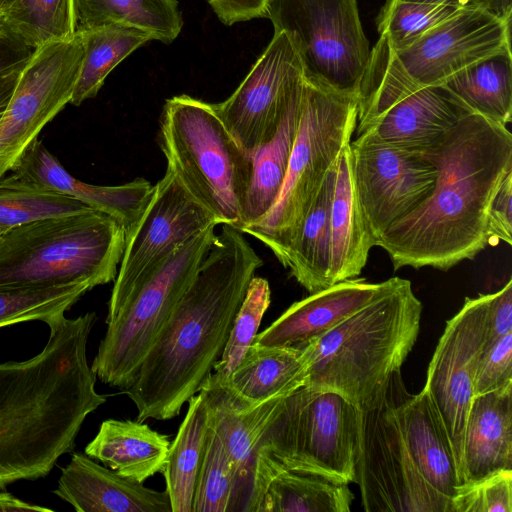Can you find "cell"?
Masks as SVG:
<instances>
[{
    "label": "cell",
    "instance_id": "1",
    "mask_svg": "<svg viewBox=\"0 0 512 512\" xmlns=\"http://www.w3.org/2000/svg\"><path fill=\"white\" fill-rule=\"evenodd\" d=\"M418 153L436 168L432 192L375 246L387 252L395 271L405 266L447 271L490 245L489 209L512 172V135L506 125L469 113Z\"/></svg>",
    "mask_w": 512,
    "mask_h": 512
},
{
    "label": "cell",
    "instance_id": "2",
    "mask_svg": "<svg viewBox=\"0 0 512 512\" xmlns=\"http://www.w3.org/2000/svg\"><path fill=\"white\" fill-rule=\"evenodd\" d=\"M96 319L87 312L51 320L37 355L0 364V489L48 475L75 448L86 417L107 401L87 358Z\"/></svg>",
    "mask_w": 512,
    "mask_h": 512
},
{
    "label": "cell",
    "instance_id": "3",
    "mask_svg": "<svg viewBox=\"0 0 512 512\" xmlns=\"http://www.w3.org/2000/svg\"><path fill=\"white\" fill-rule=\"evenodd\" d=\"M263 260L239 229L222 224L195 278L122 390L139 422L169 420L199 392L220 358Z\"/></svg>",
    "mask_w": 512,
    "mask_h": 512
},
{
    "label": "cell",
    "instance_id": "4",
    "mask_svg": "<svg viewBox=\"0 0 512 512\" xmlns=\"http://www.w3.org/2000/svg\"><path fill=\"white\" fill-rule=\"evenodd\" d=\"M423 305L407 279L391 285L343 322L301 345L306 384L337 392L359 410L382 394L401 369L420 331Z\"/></svg>",
    "mask_w": 512,
    "mask_h": 512
},
{
    "label": "cell",
    "instance_id": "5",
    "mask_svg": "<svg viewBox=\"0 0 512 512\" xmlns=\"http://www.w3.org/2000/svg\"><path fill=\"white\" fill-rule=\"evenodd\" d=\"M125 240L124 228L94 209L13 227L0 236V289L107 284Z\"/></svg>",
    "mask_w": 512,
    "mask_h": 512
},
{
    "label": "cell",
    "instance_id": "6",
    "mask_svg": "<svg viewBox=\"0 0 512 512\" xmlns=\"http://www.w3.org/2000/svg\"><path fill=\"white\" fill-rule=\"evenodd\" d=\"M160 148L169 170L219 225L237 229L250 185L253 162L212 104L177 95L163 105Z\"/></svg>",
    "mask_w": 512,
    "mask_h": 512
},
{
    "label": "cell",
    "instance_id": "7",
    "mask_svg": "<svg viewBox=\"0 0 512 512\" xmlns=\"http://www.w3.org/2000/svg\"><path fill=\"white\" fill-rule=\"evenodd\" d=\"M356 124V97L305 80L298 129L281 190L267 213L240 231L261 241L279 258L350 143Z\"/></svg>",
    "mask_w": 512,
    "mask_h": 512
},
{
    "label": "cell",
    "instance_id": "8",
    "mask_svg": "<svg viewBox=\"0 0 512 512\" xmlns=\"http://www.w3.org/2000/svg\"><path fill=\"white\" fill-rule=\"evenodd\" d=\"M360 410L341 394L303 385L283 398L257 451L288 470L355 483Z\"/></svg>",
    "mask_w": 512,
    "mask_h": 512
},
{
    "label": "cell",
    "instance_id": "9",
    "mask_svg": "<svg viewBox=\"0 0 512 512\" xmlns=\"http://www.w3.org/2000/svg\"><path fill=\"white\" fill-rule=\"evenodd\" d=\"M212 226L178 247L119 305L108 308L107 329L91 364L96 377L121 390L192 283L216 236Z\"/></svg>",
    "mask_w": 512,
    "mask_h": 512
},
{
    "label": "cell",
    "instance_id": "10",
    "mask_svg": "<svg viewBox=\"0 0 512 512\" xmlns=\"http://www.w3.org/2000/svg\"><path fill=\"white\" fill-rule=\"evenodd\" d=\"M469 113L444 85L412 83L396 66L386 39L380 36L371 49L357 95V136L421 152Z\"/></svg>",
    "mask_w": 512,
    "mask_h": 512
},
{
    "label": "cell",
    "instance_id": "11",
    "mask_svg": "<svg viewBox=\"0 0 512 512\" xmlns=\"http://www.w3.org/2000/svg\"><path fill=\"white\" fill-rule=\"evenodd\" d=\"M265 18L290 40L306 81L357 98L371 49L356 0H267Z\"/></svg>",
    "mask_w": 512,
    "mask_h": 512
},
{
    "label": "cell",
    "instance_id": "12",
    "mask_svg": "<svg viewBox=\"0 0 512 512\" xmlns=\"http://www.w3.org/2000/svg\"><path fill=\"white\" fill-rule=\"evenodd\" d=\"M355 483L366 512H451L417 469L402 436L391 391L360 410Z\"/></svg>",
    "mask_w": 512,
    "mask_h": 512
},
{
    "label": "cell",
    "instance_id": "13",
    "mask_svg": "<svg viewBox=\"0 0 512 512\" xmlns=\"http://www.w3.org/2000/svg\"><path fill=\"white\" fill-rule=\"evenodd\" d=\"M83 58L77 35L36 48L23 67L0 119V180L70 103Z\"/></svg>",
    "mask_w": 512,
    "mask_h": 512
},
{
    "label": "cell",
    "instance_id": "14",
    "mask_svg": "<svg viewBox=\"0 0 512 512\" xmlns=\"http://www.w3.org/2000/svg\"><path fill=\"white\" fill-rule=\"evenodd\" d=\"M216 218L197 203L166 170L153 186L148 204L126 233L123 255L108 308L125 300L180 246L212 226Z\"/></svg>",
    "mask_w": 512,
    "mask_h": 512
},
{
    "label": "cell",
    "instance_id": "15",
    "mask_svg": "<svg viewBox=\"0 0 512 512\" xmlns=\"http://www.w3.org/2000/svg\"><path fill=\"white\" fill-rule=\"evenodd\" d=\"M490 294L466 297L446 322L427 369L428 393L449 437L462 483L466 420L474 397V380L488 334Z\"/></svg>",
    "mask_w": 512,
    "mask_h": 512
},
{
    "label": "cell",
    "instance_id": "16",
    "mask_svg": "<svg viewBox=\"0 0 512 512\" xmlns=\"http://www.w3.org/2000/svg\"><path fill=\"white\" fill-rule=\"evenodd\" d=\"M303 84L294 47L286 34L274 32L236 90L212 106L239 146L252 157L275 136Z\"/></svg>",
    "mask_w": 512,
    "mask_h": 512
},
{
    "label": "cell",
    "instance_id": "17",
    "mask_svg": "<svg viewBox=\"0 0 512 512\" xmlns=\"http://www.w3.org/2000/svg\"><path fill=\"white\" fill-rule=\"evenodd\" d=\"M355 190L374 246L430 195L437 171L418 152L357 136L350 141Z\"/></svg>",
    "mask_w": 512,
    "mask_h": 512
},
{
    "label": "cell",
    "instance_id": "18",
    "mask_svg": "<svg viewBox=\"0 0 512 512\" xmlns=\"http://www.w3.org/2000/svg\"><path fill=\"white\" fill-rule=\"evenodd\" d=\"M509 46L511 22L465 7L411 46L389 49L399 70L412 83L425 87L442 85L456 72Z\"/></svg>",
    "mask_w": 512,
    "mask_h": 512
},
{
    "label": "cell",
    "instance_id": "19",
    "mask_svg": "<svg viewBox=\"0 0 512 512\" xmlns=\"http://www.w3.org/2000/svg\"><path fill=\"white\" fill-rule=\"evenodd\" d=\"M0 188L49 191L75 198L112 217L126 233L143 214L153 191V185L144 178L117 186L93 185L78 180L38 138L28 146L10 174L0 180Z\"/></svg>",
    "mask_w": 512,
    "mask_h": 512
},
{
    "label": "cell",
    "instance_id": "20",
    "mask_svg": "<svg viewBox=\"0 0 512 512\" xmlns=\"http://www.w3.org/2000/svg\"><path fill=\"white\" fill-rule=\"evenodd\" d=\"M199 393L206 403L210 425L222 441L233 472L234 487L228 512H251L258 446L286 396L247 407L234 400L212 372Z\"/></svg>",
    "mask_w": 512,
    "mask_h": 512
},
{
    "label": "cell",
    "instance_id": "21",
    "mask_svg": "<svg viewBox=\"0 0 512 512\" xmlns=\"http://www.w3.org/2000/svg\"><path fill=\"white\" fill-rule=\"evenodd\" d=\"M388 385L402 436L417 469L451 503L462 479L449 437L428 393L424 389L418 394L409 393L401 369L391 375Z\"/></svg>",
    "mask_w": 512,
    "mask_h": 512
},
{
    "label": "cell",
    "instance_id": "22",
    "mask_svg": "<svg viewBox=\"0 0 512 512\" xmlns=\"http://www.w3.org/2000/svg\"><path fill=\"white\" fill-rule=\"evenodd\" d=\"M393 278L371 283L353 278L310 293L294 302L254 341L265 346H292L331 330L384 292Z\"/></svg>",
    "mask_w": 512,
    "mask_h": 512
},
{
    "label": "cell",
    "instance_id": "23",
    "mask_svg": "<svg viewBox=\"0 0 512 512\" xmlns=\"http://www.w3.org/2000/svg\"><path fill=\"white\" fill-rule=\"evenodd\" d=\"M53 493L78 512H172L166 490L126 479L80 452L62 469Z\"/></svg>",
    "mask_w": 512,
    "mask_h": 512
},
{
    "label": "cell",
    "instance_id": "24",
    "mask_svg": "<svg viewBox=\"0 0 512 512\" xmlns=\"http://www.w3.org/2000/svg\"><path fill=\"white\" fill-rule=\"evenodd\" d=\"M349 484L281 467L257 451L251 512H350Z\"/></svg>",
    "mask_w": 512,
    "mask_h": 512
},
{
    "label": "cell",
    "instance_id": "25",
    "mask_svg": "<svg viewBox=\"0 0 512 512\" xmlns=\"http://www.w3.org/2000/svg\"><path fill=\"white\" fill-rule=\"evenodd\" d=\"M512 469V384L474 396L462 455L463 483Z\"/></svg>",
    "mask_w": 512,
    "mask_h": 512
},
{
    "label": "cell",
    "instance_id": "26",
    "mask_svg": "<svg viewBox=\"0 0 512 512\" xmlns=\"http://www.w3.org/2000/svg\"><path fill=\"white\" fill-rule=\"evenodd\" d=\"M307 371L308 359L301 345L253 342L226 381L214 377L239 404L254 407L305 385Z\"/></svg>",
    "mask_w": 512,
    "mask_h": 512
},
{
    "label": "cell",
    "instance_id": "27",
    "mask_svg": "<svg viewBox=\"0 0 512 512\" xmlns=\"http://www.w3.org/2000/svg\"><path fill=\"white\" fill-rule=\"evenodd\" d=\"M169 446L167 435L143 422L107 419L86 445L85 454L120 476L143 483L163 473Z\"/></svg>",
    "mask_w": 512,
    "mask_h": 512
},
{
    "label": "cell",
    "instance_id": "28",
    "mask_svg": "<svg viewBox=\"0 0 512 512\" xmlns=\"http://www.w3.org/2000/svg\"><path fill=\"white\" fill-rule=\"evenodd\" d=\"M349 144L338 160L331 203V286L357 278L374 247L355 190Z\"/></svg>",
    "mask_w": 512,
    "mask_h": 512
},
{
    "label": "cell",
    "instance_id": "29",
    "mask_svg": "<svg viewBox=\"0 0 512 512\" xmlns=\"http://www.w3.org/2000/svg\"><path fill=\"white\" fill-rule=\"evenodd\" d=\"M336 169L337 165L329 171L297 235L277 258L309 293L331 286L330 214Z\"/></svg>",
    "mask_w": 512,
    "mask_h": 512
},
{
    "label": "cell",
    "instance_id": "30",
    "mask_svg": "<svg viewBox=\"0 0 512 512\" xmlns=\"http://www.w3.org/2000/svg\"><path fill=\"white\" fill-rule=\"evenodd\" d=\"M76 31L121 26L172 43L183 27L177 0H74Z\"/></svg>",
    "mask_w": 512,
    "mask_h": 512
},
{
    "label": "cell",
    "instance_id": "31",
    "mask_svg": "<svg viewBox=\"0 0 512 512\" xmlns=\"http://www.w3.org/2000/svg\"><path fill=\"white\" fill-rule=\"evenodd\" d=\"M442 85L469 112L507 126L512 120L511 46L463 68Z\"/></svg>",
    "mask_w": 512,
    "mask_h": 512
},
{
    "label": "cell",
    "instance_id": "32",
    "mask_svg": "<svg viewBox=\"0 0 512 512\" xmlns=\"http://www.w3.org/2000/svg\"><path fill=\"white\" fill-rule=\"evenodd\" d=\"M209 413L202 395L188 400V409L170 443L163 475L172 512H192L193 497L205 452Z\"/></svg>",
    "mask_w": 512,
    "mask_h": 512
},
{
    "label": "cell",
    "instance_id": "33",
    "mask_svg": "<svg viewBox=\"0 0 512 512\" xmlns=\"http://www.w3.org/2000/svg\"><path fill=\"white\" fill-rule=\"evenodd\" d=\"M304 84L275 136L252 156V176L239 230L264 216L277 199L298 129Z\"/></svg>",
    "mask_w": 512,
    "mask_h": 512
},
{
    "label": "cell",
    "instance_id": "34",
    "mask_svg": "<svg viewBox=\"0 0 512 512\" xmlns=\"http://www.w3.org/2000/svg\"><path fill=\"white\" fill-rule=\"evenodd\" d=\"M83 58L70 103L79 106L95 97L110 72L132 52L151 41L134 29L121 26H103L76 31Z\"/></svg>",
    "mask_w": 512,
    "mask_h": 512
},
{
    "label": "cell",
    "instance_id": "35",
    "mask_svg": "<svg viewBox=\"0 0 512 512\" xmlns=\"http://www.w3.org/2000/svg\"><path fill=\"white\" fill-rule=\"evenodd\" d=\"M0 20L8 33L34 50L76 34L74 0H13Z\"/></svg>",
    "mask_w": 512,
    "mask_h": 512
},
{
    "label": "cell",
    "instance_id": "36",
    "mask_svg": "<svg viewBox=\"0 0 512 512\" xmlns=\"http://www.w3.org/2000/svg\"><path fill=\"white\" fill-rule=\"evenodd\" d=\"M95 285L82 281L50 287L0 289V328L60 318Z\"/></svg>",
    "mask_w": 512,
    "mask_h": 512
},
{
    "label": "cell",
    "instance_id": "37",
    "mask_svg": "<svg viewBox=\"0 0 512 512\" xmlns=\"http://www.w3.org/2000/svg\"><path fill=\"white\" fill-rule=\"evenodd\" d=\"M461 9L447 3L387 0L377 16V30L390 48L398 51L411 46L430 29Z\"/></svg>",
    "mask_w": 512,
    "mask_h": 512
},
{
    "label": "cell",
    "instance_id": "38",
    "mask_svg": "<svg viewBox=\"0 0 512 512\" xmlns=\"http://www.w3.org/2000/svg\"><path fill=\"white\" fill-rule=\"evenodd\" d=\"M270 302L269 282L263 277L254 276L235 315L222 354L213 366L212 373L219 381H226L246 354Z\"/></svg>",
    "mask_w": 512,
    "mask_h": 512
},
{
    "label": "cell",
    "instance_id": "39",
    "mask_svg": "<svg viewBox=\"0 0 512 512\" xmlns=\"http://www.w3.org/2000/svg\"><path fill=\"white\" fill-rule=\"evenodd\" d=\"M234 477L222 441L209 422L206 447L197 476L192 512H228Z\"/></svg>",
    "mask_w": 512,
    "mask_h": 512
},
{
    "label": "cell",
    "instance_id": "40",
    "mask_svg": "<svg viewBox=\"0 0 512 512\" xmlns=\"http://www.w3.org/2000/svg\"><path fill=\"white\" fill-rule=\"evenodd\" d=\"M88 209L92 208L55 192L0 188V227L5 230Z\"/></svg>",
    "mask_w": 512,
    "mask_h": 512
},
{
    "label": "cell",
    "instance_id": "41",
    "mask_svg": "<svg viewBox=\"0 0 512 512\" xmlns=\"http://www.w3.org/2000/svg\"><path fill=\"white\" fill-rule=\"evenodd\" d=\"M451 512H512V469L460 484Z\"/></svg>",
    "mask_w": 512,
    "mask_h": 512
},
{
    "label": "cell",
    "instance_id": "42",
    "mask_svg": "<svg viewBox=\"0 0 512 512\" xmlns=\"http://www.w3.org/2000/svg\"><path fill=\"white\" fill-rule=\"evenodd\" d=\"M512 384V333L485 346L474 380V396Z\"/></svg>",
    "mask_w": 512,
    "mask_h": 512
},
{
    "label": "cell",
    "instance_id": "43",
    "mask_svg": "<svg viewBox=\"0 0 512 512\" xmlns=\"http://www.w3.org/2000/svg\"><path fill=\"white\" fill-rule=\"evenodd\" d=\"M487 228L490 245L499 241L512 244V172L504 178L492 200Z\"/></svg>",
    "mask_w": 512,
    "mask_h": 512
},
{
    "label": "cell",
    "instance_id": "44",
    "mask_svg": "<svg viewBox=\"0 0 512 512\" xmlns=\"http://www.w3.org/2000/svg\"><path fill=\"white\" fill-rule=\"evenodd\" d=\"M512 333V280L500 290L491 293L488 307V334L485 346Z\"/></svg>",
    "mask_w": 512,
    "mask_h": 512
},
{
    "label": "cell",
    "instance_id": "45",
    "mask_svg": "<svg viewBox=\"0 0 512 512\" xmlns=\"http://www.w3.org/2000/svg\"><path fill=\"white\" fill-rule=\"evenodd\" d=\"M218 19L231 26L238 22L265 17L267 0H206Z\"/></svg>",
    "mask_w": 512,
    "mask_h": 512
},
{
    "label": "cell",
    "instance_id": "46",
    "mask_svg": "<svg viewBox=\"0 0 512 512\" xmlns=\"http://www.w3.org/2000/svg\"><path fill=\"white\" fill-rule=\"evenodd\" d=\"M34 49L26 46L4 28L0 31V76L26 64Z\"/></svg>",
    "mask_w": 512,
    "mask_h": 512
},
{
    "label": "cell",
    "instance_id": "47",
    "mask_svg": "<svg viewBox=\"0 0 512 512\" xmlns=\"http://www.w3.org/2000/svg\"><path fill=\"white\" fill-rule=\"evenodd\" d=\"M467 7L481 9L505 22L512 20V0H467Z\"/></svg>",
    "mask_w": 512,
    "mask_h": 512
},
{
    "label": "cell",
    "instance_id": "48",
    "mask_svg": "<svg viewBox=\"0 0 512 512\" xmlns=\"http://www.w3.org/2000/svg\"><path fill=\"white\" fill-rule=\"evenodd\" d=\"M38 511L51 512L50 508L25 502L8 492H0V512Z\"/></svg>",
    "mask_w": 512,
    "mask_h": 512
},
{
    "label": "cell",
    "instance_id": "49",
    "mask_svg": "<svg viewBox=\"0 0 512 512\" xmlns=\"http://www.w3.org/2000/svg\"><path fill=\"white\" fill-rule=\"evenodd\" d=\"M24 66L0 76V119L12 97Z\"/></svg>",
    "mask_w": 512,
    "mask_h": 512
},
{
    "label": "cell",
    "instance_id": "50",
    "mask_svg": "<svg viewBox=\"0 0 512 512\" xmlns=\"http://www.w3.org/2000/svg\"><path fill=\"white\" fill-rule=\"evenodd\" d=\"M401 1L418 2V3H432V4L447 3V4L455 5L458 7H462V8L467 7V0H401Z\"/></svg>",
    "mask_w": 512,
    "mask_h": 512
},
{
    "label": "cell",
    "instance_id": "51",
    "mask_svg": "<svg viewBox=\"0 0 512 512\" xmlns=\"http://www.w3.org/2000/svg\"><path fill=\"white\" fill-rule=\"evenodd\" d=\"M13 0H0V19Z\"/></svg>",
    "mask_w": 512,
    "mask_h": 512
},
{
    "label": "cell",
    "instance_id": "52",
    "mask_svg": "<svg viewBox=\"0 0 512 512\" xmlns=\"http://www.w3.org/2000/svg\"><path fill=\"white\" fill-rule=\"evenodd\" d=\"M6 231H7V230H5V229H3V228H1V227H0V236H1L4 232H6Z\"/></svg>",
    "mask_w": 512,
    "mask_h": 512
},
{
    "label": "cell",
    "instance_id": "53",
    "mask_svg": "<svg viewBox=\"0 0 512 512\" xmlns=\"http://www.w3.org/2000/svg\"><path fill=\"white\" fill-rule=\"evenodd\" d=\"M2 28H3V25H2L1 20H0V31L2 30Z\"/></svg>",
    "mask_w": 512,
    "mask_h": 512
}]
</instances>
